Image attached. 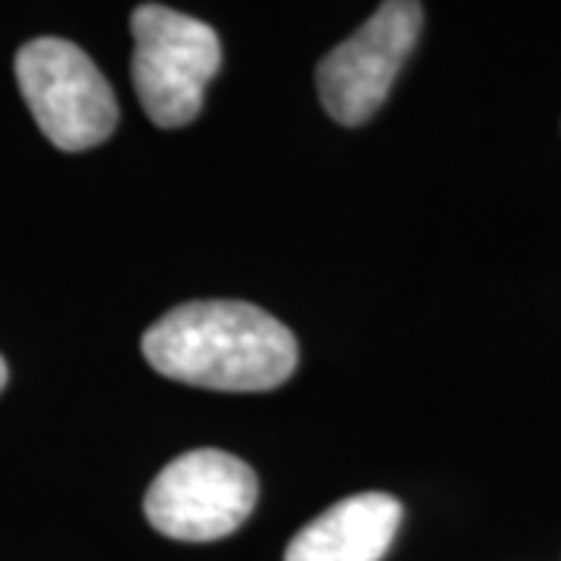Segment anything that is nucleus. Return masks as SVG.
I'll return each instance as SVG.
<instances>
[{
	"mask_svg": "<svg viewBox=\"0 0 561 561\" xmlns=\"http://www.w3.org/2000/svg\"><path fill=\"white\" fill-rule=\"evenodd\" d=\"M256 471L221 449H194L172 459L144 496V515L162 537L213 542L234 534L256 508Z\"/></svg>",
	"mask_w": 561,
	"mask_h": 561,
	"instance_id": "nucleus-4",
	"label": "nucleus"
},
{
	"mask_svg": "<svg viewBox=\"0 0 561 561\" xmlns=\"http://www.w3.org/2000/svg\"><path fill=\"white\" fill-rule=\"evenodd\" d=\"M424 7L415 0H390L375 10V16L337 44L319 62L321 106L341 125L368 122L387 101L402 62L419 41Z\"/></svg>",
	"mask_w": 561,
	"mask_h": 561,
	"instance_id": "nucleus-5",
	"label": "nucleus"
},
{
	"mask_svg": "<svg viewBox=\"0 0 561 561\" xmlns=\"http://www.w3.org/2000/svg\"><path fill=\"white\" fill-rule=\"evenodd\" d=\"M400 522L402 505L390 493L346 496L302 527L284 561H381Z\"/></svg>",
	"mask_w": 561,
	"mask_h": 561,
	"instance_id": "nucleus-6",
	"label": "nucleus"
},
{
	"mask_svg": "<svg viewBox=\"0 0 561 561\" xmlns=\"http://www.w3.org/2000/svg\"><path fill=\"white\" fill-rule=\"evenodd\" d=\"M16 81L32 119L66 153L98 147L119 122L110 81L72 41H28L16 54Z\"/></svg>",
	"mask_w": 561,
	"mask_h": 561,
	"instance_id": "nucleus-3",
	"label": "nucleus"
},
{
	"mask_svg": "<svg viewBox=\"0 0 561 561\" xmlns=\"http://www.w3.org/2000/svg\"><path fill=\"white\" fill-rule=\"evenodd\" d=\"M144 359L162 378L225 390H275L297 371V337L260 306L241 300H197L175 306L147 328Z\"/></svg>",
	"mask_w": 561,
	"mask_h": 561,
	"instance_id": "nucleus-1",
	"label": "nucleus"
},
{
	"mask_svg": "<svg viewBox=\"0 0 561 561\" xmlns=\"http://www.w3.org/2000/svg\"><path fill=\"white\" fill-rule=\"evenodd\" d=\"M131 81L150 122L181 128L197 119L206 84L221 66L216 28L162 3H144L131 13Z\"/></svg>",
	"mask_w": 561,
	"mask_h": 561,
	"instance_id": "nucleus-2",
	"label": "nucleus"
},
{
	"mask_svg": "<svg viewBox=\"0 0 561 561\" xmlns=\"http://www.w3.org/2000/svg\"><path fill=\"white\" fill-rule=\"evenodd\" d=\"M7 378H10V371H7V362H3V356H0V390L7 387Z\"/></svg>",
	"mask_w": 561,
	"mask_h": 561,
	"instance_id": "nucleus-7",
	"label": "nucleus"
}]
</instances>
